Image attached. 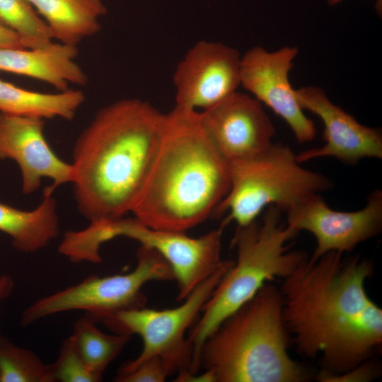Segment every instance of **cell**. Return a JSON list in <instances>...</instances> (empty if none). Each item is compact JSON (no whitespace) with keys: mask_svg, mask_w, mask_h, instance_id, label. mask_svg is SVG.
Returning a JSON list of instances; mask_svg holds the SVG:
<instances>
[{"mask_svg":"<svg viewBox=\"0 0 382 382\" xmlns=\"http://www.w3.org/2000/svg\"><path fill=\"white\" fill-rule=\"evenodd\" d=\"M279 289L269 282L206 339L199 368L214 382H301L305 369L288 352Z\"/></svg>","mask_w":382,"mask_h":382,"instance_id":"277c9868","label":"cell"},{"mask_svg":"<svg viewBox=\"0 0 382 382\" xmlns=\"http://www.w3.org/2000/svg\"><path fill=\"white\" fill-rule=\"evenodd\" d=\"M241 62L234 47L219 42H196L175 70V106L202 111L219 103L241 85Z\"/></svg>","mask_w":382,"mask_h":382,"instance_id":"8fae6325","label":"cell"},{"mask_svg":"<svg viewBox=\"0 0 382 382\" xmlns=\"http://www.w3.org/2000/svg\"><path fill=\"white\" fill-rule=\"evenodd\" d=\"M0 382H54L50 365L0 334Z\"/></svg>","mask_w":382,"mask_h":382,"instance_id":"44dd1931","label":"cell"},{"mask_svg":"<svg viewBox=\"0 0 382 382\" xmlns=\"http://www.w3.org/2000/svg\"><path fill=\"white\" fill-rule=\"evenodd\" d=\"M282 211L267 207L260 221L237 226L232 240L236 261L221 278L189 330L190 372L199 371V357L206 339L219 325L249 301L267 283L284 279L306 255L289 250L287 243L298 233L284 223Z\"/></svg>","mask_w":382,"mask_h":382,"instance_id":"5b68a950","label":"cell"},{"mask_svg":"<svg viewBox=\"0 0 382 382\" xmlns=\"http://www.w3.org/2000/svg\"><path fill=\"white\" fill-rule=\"evenodd\" d=\"M14 287V282L11 277L3 274L0 277V301L7 298Z\"/></svg>","mask_w":382,"mask_h":382,"instance_id":"4316f807","label":"cell"},{"mask_svg":"<svg viewBox=\"0 0 382 382\" xmlns=\"http://www.w3.org/2000/svg\"><path fill=\"white\" fill-rule=\"evenodd\" d=\"M0 23L19 35L28 49L52 42L50 27L27 0H0Z\"/></svg>","mask_w":382,"mask_h":382,"instance_id":"7402d4cb","label":"cell"},{"mask_svg":"<svg viewBox=\"0 0 382 382\" xmlns=\"http://www.w3.org/2000/svg\"><path fill=\"white\" fill-rule=\"evenodd\" d=\"M199 114L209 139L228 162L256 156L273 144L270 118L262 103L248 94L236 91Z\"/></svg>","mask_w":382,"mask_h":382,"instance_id":"4fadbf2b","label":"cell"},{"mask_svg":"<svg viewBox=\"0 0 382 382\" xmlns=\"http://www.w3.org/2000/svg\"><path fill=\"white\" fill-rule=\"evenodd\" d=\"M27 1L45 19L53 38L76 47L99 32V19L106 13L103 0Z\"/></svg>","mask_w":382,"mask_h":382,"instance_id":"ac0fdd59","label":"cell"},{"mask_svg":"<svg viewBox=\"0 0 382 382\" xmlns=\"http://www.w3.org/2000/svg\"><path fill=\"white\" fill-rule=\"evenodd\" d=\"M342 1L344 0H327V2L330 6H335V5H337V4H340Z\"/></svg>","mask_w":382,"mask_h":382,"instance_id":"83f0119b","label":"cell"},{"mask_svg":"<svg viewBox=\"0 0 382 382\" xmlns=\"http://www.w3.org/2000/svg\"><path fill=\"white\" fill-rule=\"evenodd\" d=\"M51 186L44 190L40 204L31 211L0 202V231L22 253H34L47 246L59 233L57 203Z\"/></svg>","mask_w":382,"mask_h":382,"instance_id":"e0dca14e","label":"cell"},{"mask_svg":"<svg viewBox=\"0 0 382 382\" xmlns=\"http://www.w3.org/2000/svg\"><path fill=\"white\" fill-rule=\"evenodd\" d=\"M84 100V93L80 90L40 93L0 79V112L6 114L71 120Z\"/></svg>","mask_w":382,"mask_h":382,"instance_id":"d6986e66","label":"cell"},{"mask_svg":"<svg viewBox=\"0 0 382 382\" xmlns=\"http://www.w3.org/2000/svg\"><path fill=\"white\" fill-rule=\"evenodd\" d=\"M233 262L225 260L175 308L166 310L136 308L98 319L96 323H101L115 334L131 336L137 334L142 339L141 352L134 359L123 364L117 375L129 372L153 357H161L173 374L187 371L192 352L185 332L196 321L203 306Z\"/></svg>","mask_w":382,"mask_h":382,"instance_id":"52a82bcc","label":"cell"},{"mask_svg":"<svg viewBox=\"0 0 382 382\" xmlns=\"http://www.w3.org/2000/svg\"><path fill=\"white\" fill-rule=\"evenodd\" d=\"M301 108L317 115L324 125L323 146L296 154L300 163L320 157H334L343 163L355 165L366 158H382V134L379 129L359 123L336 105L318 86L295 90Z\"/></svg>","mask_w":382,"mask_h":382,"instance_id":"5bb4252c","label":"cell"},{"mask_svg":"<svg viewBox=\"0 0 382 382\" xmlns=\"http://www.w3.org/2000/svg\"><path fill=\"white\" fill-rule=\"evenodd\" d=\"M166 114L139 99L100 109L73 150L74 197L91 221L131 212L157 154Z\"/></svg>","mask_w":382,"mask_h":382,"instance_id":"7a4b0ae2","label":"cell"},{"mask_svg":"<svg viewBox=\"0 0 382 382\" xmlns=\"http://www.w3.org/2000/svg\"><path fill=\"white\" fill-rule=\"evenodd\" d=\"M173 373L166 363L158 357H151L128 373L117 375V382H163Z\"/></svg>","mask_w":382,"mask_h":382,"instance_id":"cb8c5ba5","label":"cell"},{"mask_svg":"<svg viewBox=\"0 0 382 382\" xmlns=\"http://www.w3.org/2000/svg\"><path fill=\"white\" fill-rule=\"evenodd\" d=\"M286 216L288 226L297 232L308 231L315 237L312 260L331 251L347 253L381 232L382 191L371 192L365 206L354 212L334 210L321 194H316L286 212Z\"/></svg>","mask_w":382,"mask_h":382,"instance_id":"30bf717a","label":"cell"},{"mask_svg":"<svg viewBox=\"0 0 382 382\" xmlns=\"http://www.w3.org/2000/svg\"><path fill=\"white\" fill-rule=\"evenodd\" d=\"M230 188L229 162L205 132L199 111L176 106L131 212L146 226L185 232L214 213Z\"/></svg>","mask_w":382,"mask_h":382,"instance_id":"3957f363","label":"cell"},{"mask_svg":"<svg viewBox=\"0 0 382 382\" xmlns=\"http://www.w3.org/2000/svg\"><path fill=\"white\" fill-rule=\"evenodd\" d=\"M71 336L88 370L100 378L131 338L129 335L104 333L87 316L76 321Z\"/></svg>","mask_w":382,"mask_h":382,"instance_id":"ffe728a7","label":"cell"},{"mask_svg":"<svg viewBox=\"0 0 382 382\" xmlns=\"http://www.w3.org/2000/svg\"><path fill=\"white\" fill-rule=\"evenodd\" d=\"M301 164L291 149L280 143L256 156L229 161L230 188L214 213H228L221 227L231 221L249 225L271 205L286 213L332 187L328 178Z\"/></svg>","mask_w":382,"mask_h":382,"instance_id":"8992f818","label":"cell"},{"mask_svg":"<svg viewBox=\"0 0 382 382\" xmlns=\"http://www.w3.org/2000/svg\"><path fill=\"white\" fill-rule=\"evenodd\" d=\"M77 47L52 42L37 49L0 48V71L46 82L59 91L69 83L84 86L88 77L75 62Z\"/></svg>","mask_w":382,"mask_h":382,"instance_id":"2e32d148","label":"cell"},{"mask_svg":"<svg viewBox=\"0 0 382 382\" xmlns=\"http://www.w3.org/2000/svg\"><path fill=\"white\" fill-rule=\"evenodd\" d=\"M0 48L28 49L21 37L0 23Z\"/></svg>","mask_w":382,"mask_h":382,"instance_id":"484cf974","label":"cell"},{"mask_svg":"<svg viewBox=\"0 0 382 382\" xmlns=\"http://www.w3.org/2000/svg\"><path fill=\"white\" fill-rule=\"evenodd\" d=\"M174 275L165 259L154 249L141 245L137 264L129 273L92 275L77 284L36 300L22 313L20 323L26 327L59 313L83 311L95 322L118 311L144 307L141 289L151 281H171Z\"/></svg>","mask_w":382,"mask_h":382,"instance_id":"ba28073f","label":"cell"},{"mask_svg":"<svg viewBox=\"0 0 382 382\" xmlns=\"http://www.w3.org/2000/svg\"><path fill=\"white\" fill-rule=\"evenodd\" d=\"M114 227L117 237L135 240L165 259L178 283V301L184 300L225 262L221 254L222 227L197 238L181 231L154 229L135 217L115 219Z\"/></svg>","mask_w":382,"mask_h":382,"instance_id":"9c48e42d","label":"cell"},{"mask_svg":"<svg viewBox=\"0 0 382 382\" xmlns=\"http://www.w3.org/2000/svg\"><path fill=\"white\" fill-rule=\"evenodd\" d=\"M374 271L366 258L331 251L304 256L279 289L283 319L299 353L318 358L319 375L343 374L366 361L382 344V310L368 296Z\"/></svg>","mask_w":382,"mask_h":382,"instance_id":"6da1fadb","label":"cell"},{"mask_svg":"<svg viewBox=\"0 0 382 382\" xmlns=\"http://www.w3.org/2000/svg\"><path fill=\"white\" fill-rule=\"evenodd\" d=\"M378 374V368L367 360L343 374L319 375L318 379L323 382H366L374 379Z\"/></svg>","mask_w":382,"mask_h":382,"instance_id":"d4e9b609","label":"cell"},{"mask_svg":"<svg viewBox=\"0 0 382 382\" xmlns=\"http://www.w3.org/2000/svg\"><path fill=\"white\" fill-rule=\"evenodd\" d=\"M298 54L296 47L269 52L262 47L248 50L241 62V85L289 126L300 143L316 137L312 120L306 116L290 83L289 74Z\"/></svg>","mask_w":382,"mask_h":382,"instance_id":"7c38bea8","label":"cell"},{"mask_svg":"<svg viewBox=\"0 0 382 382\" xmlns=\"http://www.w3.org/2000/svg\"><path fill=\"white\" fill-rule=\"evenodd\" d=\"M50 365L54 382H98V377L87 368L72 337L64 340L54 363Z\"/></svg>","mask_w":382,"mask_h":382,"instance_id":"603a6c76","label":"cell"},{"mask_svg":"<svg viewBox=\"0 0 382 382\" xmlns=\"http://www.w3.org/2000/svg\"><path fill=\"white\" fill-rule=\"evenodd\" d=\"M42 118L20 116L0 112V160L11 159L18 166L22 176V191L35 192L43 178L52 181L54 190L73 183L72 164L59 158L44 134Z\"/></svg>","mask_w":382,"mask_h":382,"instance_id":"9a60e30c","label":"cell"}]
</instances>
